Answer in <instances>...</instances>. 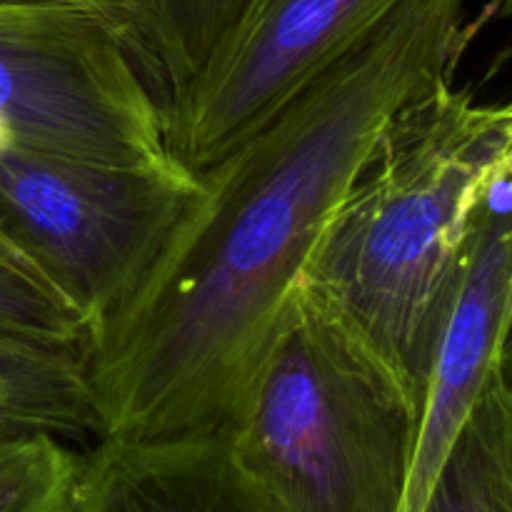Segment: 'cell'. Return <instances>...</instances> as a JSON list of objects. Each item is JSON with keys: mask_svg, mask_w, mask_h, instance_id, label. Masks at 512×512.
I'll use <instances>...</instances> for the list:
<instances>
[{"mask_svg": "<svg viewBox=\"0 0 512 512\" xmlns=\"http://www.w3.org/2000/svg\"><path fill=\"white\" fill-rule=\"evenodd\" d=\"M495 8H498L500 15H512V0H498Z\"/></svg>", "mask_w": 512, "mask_h": 512, "instance_id": "obj_14", "label": "cell"}, {"mask_svg": "<svg viewBox=\"0 0 512 512\" xmlns=\"http://www.w3.org/2000/svg\"><path fill=\"white\" fill-rule=\"evenodd\" d=\"M0 428L98 440L83 353L0 330Z\"/></svg>", "mask_w": 512, "mask_h": 512, "instance_id": "obj_9", "label": "cell"}, {"mask_svg": "<svg viewBox=\"0 0 512 512\" xmlns=\"http://www.w3.org/2000/svg\"><path fill=\"white\" fill-rule=\"evenodd\" d=\"M128 50L168 123L185 90L233 28L245 0H85Z\"/></svg>", "mask_w": 512, "mask_h": 512, "instance_id": "obj_8", "label": "cell"}, {"mask_svg": "<svg viewBox=\"0 0 512 512\" xmlns=\"http://www.w3.org/2000/svg\"><path fill=\"white\" fill-rule=\"evenodd\" d=\"M0 123L40 153L195 175L118 35L68 0L0 8Z\"/></svg>", "mask_w": 512, "mask_h": 512, "instance_id": "obj_5", "label": "cell"}, {"mask_svg": "<svg viewBox=\"0 0 512 512\" xmlns=\"http://www.w3.org/2000/svg\"><path fill=\"white\" fill-rule=\"evenodd\" d=\"M420 405L295 290L220 430L280 512H403Z\"/></svg>", "mask_w": 512, "mask_h": 512, "instance_id": "obj_3", "label": "cell"}, {"mask_svg": "<svg viewBox=\"0 0 512 512\" xmlns=\"http://www.w3.org/2000/svg\"><path fill=\"white\" fill-rule=\"evenodd\" d=\"M403 0H245L168 115L170 148L200 175L358 48Z\"/></svg>", "mask_w": 512, "mask_h": 512, "instance_id": "obj_6", "label": "cell"}, {"mask_svg": "<svg viewBox=\"0 0 512 512\" xmlns=\"http://www.w3.org/2000/svg\"><path fill=\"white\" fill-rule=\"evenodd\" d=\"M200 190L198 175L0 150V223L95 330L138 290Z\"/></svg>", "mask_w": 512, "mask_h": 512, "instance_id": "obj_4", "label": "cell"}, {"mask_svg": "<svg viewBox=\"0 0 512 512\" xmlns=\"http://www.w3.org/2000/svg\"><path fill=\"white\" fill-rule=\"evenodd\" d=\"M498 380L503 385V393L508 398L510 408H512V330L503 345V353H500V363H498Z\"/></svg>", "mask_w": 512, "mask_h": 512, "instance_id": "obj_13", "label": "cell"}, {"mask_svg": "<svg viewBox=\"0 0 512 512\" xmlns=\"http://www.w3.org/2000/svg\"><path fill=\"white\" fill-rule=\"evenodd\" d=\"M0 330L83 353L90 325L18 243H0Z\"/></svg>", "mask_w": 512, "mask_h": 512, "instance_id": "obj_12", "label": "cell"}, {"mask_svg": "<svg viewBox=\"0 0 512 512\" xmlns=\"http://www.w3.org/2000/svg\"><path fill=\"white\" fill-rule=\"evenodd\" d=\"M68 3H73V5H80V8H88V5H85V0H68Z\"/></svg>", "mask_w": 512, "mask_h": 512, "instance_id": "obj_16", "label": "cell"}, {"mask_svg": "<svg viewBox=\"0 0 512 512\" xmlns=\"http://www.w3.org/2000/svg\"><path fill=\"white\" fill-rule=\"evenodd\" d=\"M503 165L508 170H512V133H510V143H508V148H505V153H503Z\"/></svg>", "mask_w": 512, "mask_h": 512, "instance_id": "obj_15", "label": "cell"}, {"mask_svg": "<svg viewBox=\"0 0 512 512\" xmlns=\"http://www.w3.org/2000/svg\"><path fill=\"white\" fill-rule=\"evenodd\" d=\"M8 3H15V0H0V8H3V5H8Z\"/></svg>", "mask_w": 512, "mask_h": 512, "instance_id": "obj_17", "label": "cell"}, {"mask_svg": "<svg viewBox=\"0 0 512 512\" xmlns=\"http://www.w3.org/2000/svg\"><path fill=\"white\" fill-rule=\"evenodd\" d=\"M463 0H403L205 168L150 273L83 350L100 438L225 428L330 218L393 115L453 80Z\"/></svg>", "mask_w": 512, "mask_h": 512, "instance_id": "obj_1", "label": "cell"}, {"mask_svg": "<svg viewBox=\"0 0 512 512\" xmlns=\"http://www.w3.org/2000/svg\"><path fill=\"white\" fill-rule=\"evenodd\" d=\"M512 133V103L453 80L405 103L330 218L298 288L423 403L470 218Z\"/></svg>", "mask_w": 512, "mask_h": 512, "instance_id": "obj_2", "label": "cell"}, {"mask_svg": "<svg viewBox=\"0 0 512 512\" xmlns=\"http://www.w3.org/2000/svg\"><path fill=\"white\" fill-rule=\"evenodd\" d=\"M70 512H280L220 433L95 440Z\"/></svg>", "mask_w": 512, "mask_h": 512, "instance_id": "obj_7", "label": "cell"}, {"mask_svg": "<svg viewBox=\"0 0 512 512\" xmlns=\"http://www.w3.org/2000/svg\"><path fill=\"white\" fill-rule=\"evenodd\" d=\"M420 512H512V408L498 373L445 455Z\"/></svg>", "mask_w": 512, "mask_h": 512, "instance_id": "obj_10", "label": "cell"}, {"mask_svg": "<svg viewBox=\"0 0 512 512\" xmlns=\"http://www.w3.org/2000/svg\"><path fill=\"white\" fill-rule=\"evenodd\" d=\"M80 468L65 438L0 428V512H70Z\"/></svg>", "mask_w": 512, "mask_h": 512, "instance_id": "obj_11", "label": "cell"}]
</instances>
